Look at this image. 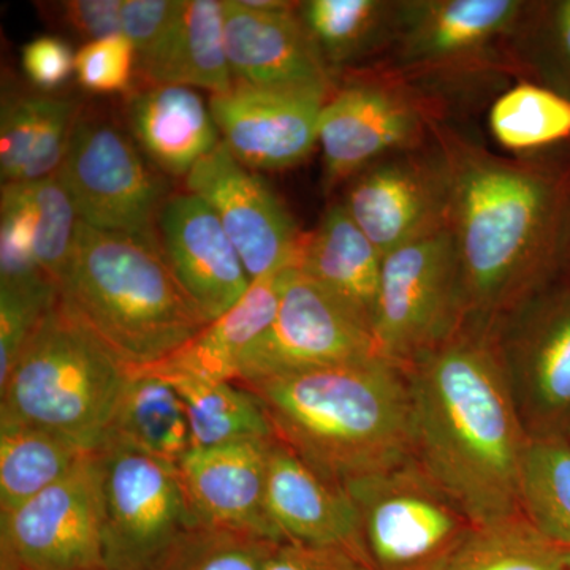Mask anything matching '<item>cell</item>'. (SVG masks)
I'll list each match as a JSON object with an SVG mask.
<instances>
[{
	"mask_svg": "<svg viewBox=\"0 0 570 570\" xmlns=\"http://www.w3.org/2000/svg\"><path fill=\"white\" fill-rule=\"evenodd\" d=\"M404 370L420 466L475 527L523 515L520 478L530 438L493 333L463 326Z\"/></svg>",
	"mask_w": 570,
	"mask_h": 570,
	"instance_id": "6da1fadb",
	"label": "cell"
},
{
	"mask_svg": "<svg viewBox=\"0 0 570 570\" xmlns=\"http://www.w3.org/2000/svg\"><path fill=\"white\" fill-rule=\"evenodd\" d=\"M449 179L464 326L493 332L535 291L560 219L558 183L530 160L504 159L431 119Z\"/></svg>",
	"mask_w": 570,
	"mask_h": 570,
	"instance_id": "7a4b0ae2",
	"label": "cell"
},
{
	"mask_svg": "<svg viewBox=\"0 0 570 570\" xmlns=\"http://www.w3.org/2000/svg\"><path fill=\"white\" fill-rule=\"evenodd\" d=\"M281 444L343 487L415 460L414 406L404 367L366 360L247 382Z\"/></svg>",
	"mask_w": 570,
	"mask_h": 570,
	"instance_id": "3957f363",
	"label": "cell"
},
{
	"mask_svg": "<svg viewBox=\"0 0 570 570\" xmlns=\"http://www.w3.org/2000/svg\"><path fill=\"white\" fill-rule=\"evenodd\" d=\"M59 294L130 370L163 362L208 325L163 246L81 220Z\"/></svg>",
	"mask_w": 570,
	"mask_h": 570,
	"instance_id": "277c9868",
	"label": "cell"
},
{
	"mask_svg": "<svg viewBox=\"0 0 570 570\" xmlns=\"http://www.w3.org/2000/svg\"><path fill=\"white\" fill-rule=\"evenodd\" d=\"M129 373L59 294L0 384V425L41 428L97 452Z\"/></svg>",
	"mask_w": 570,
	"mask_h": 570,
	"instance_id": "5b68a950",
	"label": "cell"
},
{
	"mask_svg": "<svg viewBox=\"0 0 570 570\" xmlns=\"http://www.w3.org/2000/svg\"><path fill=\"white\" fill-rule=\"evenodd\" d=\"M524 7L520 0H400L379 73L406 88L425 81L412 89L417 92L430 80L428 88L438 91L439 85L449 89L455 80L512 71L505 43Z\"/></svg>",
	"mask_w": 570,
	"mask_h": 570,
	"instance_id": "8992f818",
	"label": "cell"
},
{
	"mask_svg": "<svg viewBox=\"0 0 570 570\" xmlns=\"http://www.w3.org/2000/svg\"><path fill=\"white\" fill-rule=\"evenodd\" d=\"M343 489L358 510L374 570H436L475 528L417 460Z\"/></svg>",
	"mask_w": 570,
	"mask_h": 570,
	"instance_id": "52a82bcc",
	"label": "cell"
},
{
	"mask_svg": "<svg viewBox=\"0 0 570 570\" xmlns=\"http://www.w3.org/2000/svg\"><path fill=\"white\" fill-rule=\"evenodd\" d=\"M463 326V284L449 227L385 255L373 326L381 358L406 367Z\"/></svg>",
	"mask_w": 570,
	"mask_h": 570,
	"instance_id": "ba28073f",
	"label": "cell"
},
{
	"mask_svg": "<svg viewBox=\"0 0 570 570\" xmlns=\"http://www.w3.org/2000/svg\"><path fill=\"white\" fill-rule=\"evenodd\" d=\"M56 175L78 220L160 245L157 234L168 200L167 184L110 122L80 112Z\"/></svg>",
	"mask_w": 570,
	"mask_h": 570,
	"instance_id": "9c48e42d",
	"label": "cell"
},
{
	"mask_svg": "<svg viewBox=\"0 0 570 570\" xmlns=\"http://www.w3.org/2000/svg\"><path fill=\"white\" fill-rule=\"evenodd\" d=\"M102 466L107 570H149L183 532L197 527L178 466L107 441Z\"/></svg>",
	"mask_w": 570,
	"mask_h": 570,
	"instance_id": "30bf717a",
	"label": "cell"
},
{
	"mask_svg": "<svg viewBox=\"0 0 570 570\" xmlns=\"http://www.w3.org/2000/svg\"><path fill=\"white\" fill-rule=\"evenodd\" d=\"M100 569L102 466L94 452L61 482L0 513V570Z\"/></svg>",
	"mask_w": 570,
	"mask_h": 570,
	"instance_id": "8fae6325",
	"label": "cell"
},
{
	"mask_svg": "<svg viewBox=\"0 0 570 570\" xmlns=\"http://www.w3.org/2000/svg\"><path fill=\"white\" fill-rule=\"evenodd\" d=\"M433 119L422 100L385 75L348 80L318 118L324 189H335L390 154L422 148Z\"/></svg>",
	"mask_w": 570,
	"mask_h": 570,
	"instance_id": "7c38bea8",
	"label": "cell"
},
{
	"mask_svg": "<svg viewBox=\"0 0 570 570\" xmlns=\"http://www.w3.org/2000/svg\"><path fill=\"white\" fill-rule=\"evenodd\" d=\"M373 358H381L373 335L294 266L275 321L243 355L236 384Z\"/></svg>",
	"mask_w": 570,
	"mask_h": 570,
	"instance_id": "4fadbf2b",
	"label": "cell"
},
{
	"mask_svg": "<svg viewBox=\"0 0 570 570\" xmlns=\"http://www.w3.org/2000/svg\"><path fill=\"white\" fill-rule=\"evenodd\" d=\"M341 204L384 257L448 227V170L431 134L422 148L390 154L363 168Z\"/></svg>",
	"mask_w": 570,
	"mask_h": 570,
	"instance_id": "5bb4252c",
	"label": "cell"
},
{
	"mask_svg": "<svg viewBox=\"0 0 570 570\" xmlns=\"http://www.w3.org/2000/svg\"><path fill=\"white\" fill-rule=\"evenodd\" d=\"M186 183L219 217L250 283L296 265L305 235L268 181L239 164L224 141L195 165Z\"/></svg>",
	"mask_w": 570,
	"mask_h": 570,
	"instance_id": "9a60e30c",
	"label": "cell"
},
{
	"mask_svg": "<svg viewBox=\"0 0 570 570\" xmlns=\"http://www.w3.org/2000/svg\"><path fill=\"white\" fill-rule=\"evenodd\" d=\"M330 94L261 88L235 82L212 96L209 108L223 141L253 171L302 164L317 145L318 118Z\"/></svg>",
	"mask_w": 570,
	"mask_h": 570,
	"instance_id": "2e32d148",
	"label": "cell"
},
{
	"mask_svg": "<svg viewBox=\"0 0 570 570\" xmlns=\"http://www.w3.org/2000/svg\"><path fill=\"white\" fill-rule=\"evenodd\" d=\"M298 7L257 10L243 0H224L225 48L235 82L333 96L336 78L299 18Z\"/></svg>",
	"mask_w": 570,
	"mask_h": 570,
	"instance_id": "e0dca14e",
	"label": "cell"
},
{
	"mask_svg": "<svg viewBox=\"0 0 570 570\" xmlns=\"http://www.w3.org/2000/svg\"><path fill=\"white\" fill-rule=\"evenodd\" d=\"M159 238L168 265L208 324L245 296L250 285L245 265L204 198L193 193L168 198Z\"/></svg>",
	"mask_w": 570,
	"mask_h": 570,
	"instance_id": "ac0fdd59",
	"label": "cell"
},
{
	"mask_svg": "<svg viewBox=\"0 0 570 570\" xmlns=\"http://www.w3.org/2000/svg\"><path fill=\"white\" fill-rule=\"evenodd\" d=\"M275 439L193 449L178 464L198 524L255 532L284 542L266 512L268 455Z\"/></svg>",
	"mask_w": 570,
	"mask_h": 570,
	"instance_id": "d6986e66",
	"label": "cell"
},
{
	"mask_svg": "<svg viewBox=\"0 0 570 570\" xmlns=\"http://www.w3.org/2000/svg\"><path fill=\"white\" fill-rule=\"evenodd\" d=\"M266 512L284 542L348 549L367 558L358 510L346 490L321 478L276 439L268 455Z\"/></svg>",
	"mask_w": 570,
	"mask_h": 570,
	"instance_id": "ffe728a7",
	"label": "cell"
},
{
	"mask_svg": "<svg viewBox=\"0 0 570 570\" xmlns=\"http://www.w3.org/2000/svg\"><path fill=\"white\" fill-rule=\"evenodd\" d=\"M384 255L356 227L341 202L303 236L295 268L373 335Z\"/></svg>",
	"mask_w": 570,
	"mask_h": 570,
	"instance_id": "44dd1931",
	"label": "cell"
},
{
	"mask_svg": "<svg viewBox=\"0 0 570 570\" xmlns=\"http://www.w3.org/2000/svg\"><path fill=\"white\" fill-rule=\"evenodd\" d=\"M512 384L542 412L570 409V302L535 306L524 299L493 330Z\"/></svg>",
	"mask_w": 570,
	"mask_h": 570,
	"instance_id": "7402d4cb",
	"label": "cell"
},
{
	"mask_svg": "<svg viewBox=\"0 0 570 570\" xmlns=\"http://www.w3.org/2000/svg\"><path fill=\"white\" fill-rule=\"evenodd\" d=\"M288 269L253 281L232 309L209 322L175 354L142 370L165 379L236 382L243 355L275 321Z\"/></svg>",
	"mask_w": 570,
	"mask_h": 570,
	"instance_id": "603a6c76",
	"label": "cell"
},
{
	"mask_svg": "<svg viewBox=\"0 0 570 570\" xmlns=\"http://www.w3.org/2000/svg\"><path fill=\"white\" fill-rule=\"evenodd\" d=\"M130 130L164 174L183 178L223 141L209 105L193 88L153 85L127 104Z\"/></svg>",
	"mask_w": 570,
	"mask_h": 570,
	"instance_id": "cb8c5ba5",
	"label": "cell"
},
{
	"mask_svg": "<svg viewBox=\"0 0 570 570\" xmlns=\"http://www.w3.org/2000/svg\"><path fill=\"white\" fill-rule=\"evenodd\" d=\"M80 108L70 99L7 94L0 110L2 184L29 183L58 174Z\"/></svg>",
	"mask_w": 570,
	"mask_h": 570,
	"instance_id": "d4e9b609",
	"label": "cell"
},
{
	"mask_svg": "<svg viewBox=\"0 0 570 570\" xmlns=\"http://www.w3.org/2000/svg\"><path fill=\"white\" fill-rule=\"evenodd\" d=\"M142 75L153 85L198 88L219 96L235 80L225 48L224 0H184L170 40Z\"/></svg>",
	"mask_w": 570,
	"mask_h": 570,
	"instance_id": "484cf974",
	"label": "cell"
},
{
	"mask_svg": "<svg viewBox=\"0 0 570 570\" xmlns=\"http://www.w3.org/2000/svg\"><path fill=\"white\" fill-rule=\"evenodd\" d=\"M107 441H118L178 466L193 450L189 419L178 390L149 370H130Z\"/></svg>",
	"mask_w": 570,
	"mask_h": 570,
	"instance_id": "4316f807",
	"label": "cell"
},
{
	"mask_svg": "<svg viewBox=\"0 0 570 570\" xmlns=\"http://www.w3.org/2000/svg\"><path fill=\"white\" fill-rule=\"evenodd\" d=\"M400 0H307L298 13L326 67L337 71L387 55Z\"/></svg>",
	"mask_w": 570,
	"mask_h": 570,
	"instance_id": "83f0119b",
	"label": "cell"
},
{
	"mask_svg": "<svg viewBox=\"0 0 570 570\" xmlns=\"http://www.w3.org/2000/svg\"><path fill=\"white\" fill-rule=\"evenodd\" d=\"M91 453L52 431L0 425V513L61 482Z\"/></svg>",
	"mask_w": 570,
	"mask_h": 570,
	"instance_id": "f1b7e54d",
	"label": "cell"
},
{
	"mask_svg": "<svg viewBox=\"0 0 570 570\" xmlns=\"http://www.w3.org/2000/svg\"><path fill=\"white\" fill-rule=\"evenodd\" d=\"M178 390L189 419L193 449L275 439L258 397L236 382L167 379Z\"/></svg>",
	"mask_w": 570,
	"mask_h": 570,
	"instance_id": "f546056e",
	"label": "cell"
},
{
	"mask_svg": "<svg viewBox=\"0 0 570 570\" xmlns=\"http://www.w3.org/2000/svg\"><path fill=\"white\" fill-rule=\"evenodd\" d=\"M524 519L547 540L570 551V448L554 438L528 442L520 478Z\"/></svg>",
	"mask_w": 570,
	"mask_h": 570,
	"instance_id": "4dcf8cb0",
	"label": "cell"
},
{
	"mask_svg": "<svg viewBox=\"0 0 570 570\" xmlns=\"http://www.w3.org/2000/svg\"><path fill=\"white\" fill-rule=\"evenodd\" d=\"M436 570H568L566 551L524 515L475 527Z\"/></svg>",
	"mask_w": 570,
	"mask_h": 570,
	"instance_id": "1f68e13d",
	"label": "cell"
},
{
	"mask_svg": "<svg viewBox=\"0 0 570 570\" xmlns=\"http://www.w3.org/2000/svg\"><path fill=\"white\" fill-rule=\"evenodd\" d=\"M489 126L502 148L534 151L570 137V100L535 82L521 81L491 105Z\"/></svg>",
	"mask_w": 570,
	"mask_h": 570,
	"instance_id": "d6a6232c",
	"label": "cell"
},
{
	"mask_svg": "<svg viewBox=\"0 0 570 570\" xmlns=\"http://www.w3.org/2000/svg\"><path fill=\"white\" fill-rule=\"evenodd\" d=\"M505 55L513 73L531 71L543 81L540 86L569 99L570 0L551 3L547 13L527 3L510 32Z\"/></svg>",
	"mask_w": 570,
	"mask_h": 570,
	"instance_id": "836d02e7",
	"label": "cell"
},
{
	"mask_svg": "<svg viewBox=\"0 0 570 570\" xmlns=\"http://www.w3.org/2000/svg\"><path fill=\"white\" fill-rule=\"evenodd\" d=\"M279 543L255 532L197 524L149 570H265Z\"/></svg>",
	"mask_w": 570,
	"mask_h": 570,
	"instance_id": "e575fe53",
	"label": "cell"
},
{
	"mask_svg": "<svg viewBox=\"0 0 570 570\" xmlns=\"http://www.w3.org/2000/svg\"><path fill=\"white\" fill-rule=\"evenodd\" d=\"M13 184L31 217L37 262L45 275L61 288L77 232V209L58 175Z\"/></svg>",
	"mask_w": 570,
	"mask_h": 570,
	"instance_id": "d590c367",
	"label": "cell"
},
{
	"mask_svg": "<svg viewBox=\"0 0 570 570\" xmlns=\"http://www.w3.org/2000/svg\"><path fill=\"white\" fill-rule=\"evenodd\" d=\"M58 298L59 287L52 281L0 284V384L10 376L41 318Z\"/></svg>",
	"mask_w": 570,
	"mask_h": 570,
	"instance_id": "8d00e7d4",
	"label": "cell"
},
{
	"mask_svg": "<svg viewBox=\"0 0 570 570\" xmlns=\"http://www.w3.org/2000/svg\"><path fill=\"white\" fill-rule=\"evenodd\" d=\"M40 281L52 279L45 275L37 262L31 217H29L24 202L18 193L17 184H2V193H0V284L24 285L40 283Z\"/></svg>",
	"mask_w": 570,
	"mask_h": 570,
	"instance_id": "74e56055",
	"label": "cell"
},
{
	"mask_svg": "<svg viewBox=\"0 0 570 570\" xmlns=\"http://www.w3.org/2000/svg\"><path fill=\"white\" fill-rule=\"evenodd\" d=\"M137 52L126 36L88 41L75 56V75L82 88L96 94L126 92L132 86Z\"/></svg>",
	"mask_w": 570,
	"mask_h": 570,
	"instance_id": "f35d334b",
	"label": "cell"
},
{
	"mask_svg": "<svg viewBox=\"0 0 570 570\" xmlns=\"http://www.w3.org/2000/svg\"><path fill=\"white\" fill-rule=\"evenodd\" d=\"M183 6L184 0H124L122 36L134 45L140 70L163 52L178 24Z\"/></svg>",
	"mask_w": 570,
	"mask_h": 570,
	"instance_id": "ab89813d",
	"label": "cell"
},
{
	"mask_svg": "<svg viewBox=\"0 0 570 570\" xmlns=\"http://www.w3.org/2000/svg\"><path fill=\"white\" fill-rule=\"evenodd\" d=\"M75 56L70 45L59 37L43 36L26 43L21 63L26 77L41 91H55L75 73Z\"/></svg>",
	"mask_w": 570,
	"mask_h": 570,
	"instance_id": "60d3db41",
	"label": "cell"
},
{
	"mask_svg": "<svg viewBox=\"0 0 570 570\" xmlns=\"http://www.w3.org/2000/svg\"><path fill=\"white\" fill-rule=\"evenodd\" d=\"M265 570H374L370 560L354 550L281 542Z\"/></svg>",
	"mask_w": 570,
	"mask_h": 570,
	"instance_id": "b9f144b4",
	"label": "cell"
},
{
	"mask_svg": "<svg viewBox=\"0 0 570 570\" xmlns=\"http://www.w3.org/2000/svg\"><path fill=\"white\" fill-rule=\"evenodd\" d=\"M124 0H67L59 2L62 21L88 41L121 36Z\"/></svg>",
	"mask_w": 570,
	"mask_h": 570,
	"instance_id": "7bdbcfd3",
	"label": "cell"
},
{
	"mask_svg": "<svg viewBox=\"0 0 570 570\" xmlns=\"http://www.w3.org/2000/svg\"><path fill=\"white\" fill-rule=\"evenodd\" d=\"M566 566H568V570H570V551H566Z\"/></svg>",
	"mask_w": 570,
	"mask_h": 570,
	"instance_id": "ee69618b",
	"label": "cell"
},
{
	"mask_svg": "<svg viewBox=\"0 0 570 570\" xmlns=\"http://www.w3.org/2000/svg\"><path fill=\"white\" fill-rule=\"evenodd\" d=\"M100 570H105V569H100Z\"/></svg>",
	"mask_w": 570,
	"mask_h": 570,
	"instance_id": "f6af8a7d",
	"label": "cell"
}]
</instances>
